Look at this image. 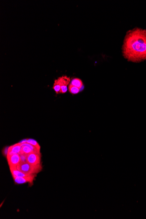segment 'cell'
I'll return each mask as SVG.
<instances>
[{
    "label": "cell",
    "instance_id": "obj_9",
    "mask_svg": "<svg viewBox=\"0 0 146 219\" xmlns=\"http://www.w3.org/2000/svg\"><path fill=\"white\" fill-rule=\"evenodd\" d=\"M35 152L30 147L27 145H22L21 147L20 154L27 155L30 153Z\"/></svg>",
    "mask_w": 146,
    "mask_h": 219
},
{
    "label": "cell",
    "instance_id": "obj_5",
    "mask_svg": "<svg viewBox=\"0 0 146 219\" xmlns=\"http://www.w3.org/2000/svg\"><path fill=\"white\" fill-rule=\"evenodd\" d=\"M36 176V175H32L27 176L12 177L16 184H22L26 183H33Z\"/></svg>",
    "mask_w": 146,
    "mask_h": 219
},
{
    "label": "cell",
    "instance_id": "obj_1",
    "mask_svg": "<svg viewBox=\"0 0 146 219\" xmlns=\"http://www.w3.org/2000/svg\"><path fill=\"white\" fill-rule=\"evenodd\" d=\"M122 53L129 61L138 63L146 60V30L135 28L127 31Z\"/></svg>",
    "mask_w": 146,
    "mask_h": 219
},
{
    "label": "cell",
    "instance_id": "obj_14",
    "mask_svg": "<svg viewBox=\"0 0 146 219\" xmlns=\"http://www.w3.org/2000/svg\"><path fill=\"white\" fill-rule=\"evenodd\" d=\"M21 158V162H27L26 155L20 154Z\"/></svg>",
    "mask_w": 146,
    "mask_h": 219
},
{
    "label": "cell",
    "instance_id": "obj_4",
    "mask_svg": "<svg viewBox=\"0 0 146 219\" xmlns=\"http://www.w3.org/2000/svg\"><path fill=\"white\" fill-rule=\"evenodd\" d=\"M6 158L9 168H16L21 163V158L20 154L7 155Z\"/></svg>",
    "mask_w": 146,
    "mask_h": 219
},
{
    "label": "cell",
    "instance_id": "obj_8",
    "mask_svg": "<svg viewBox=\"0 0 146 219\" xmlns=\"http://www.w3.org/2000/svg\"><path fill=\"white\" fill-rule=\"evenodd\" d=\"M9 168L12 176L24 177L30 176V175H27V174L21 172L18 170L16 168Z\"/></svg>",
    "mask_w": 146,
    "mask_h": 219
},
{
    "label": "cell",
    "instance_id": "obj_13",
    "mask_svg": "<svg viewBox=\"0 0 146 219\" xmlns=\"http://www.w3.org/2000/svg\"><path fill=\"white\" fill-rule=\"evenodd\" d=\"M26 143H28L29 144L33 145L36 147L39 150H40V146L39 143L36 140H34V139H26Z\"/></svg>",
    "mask_w": 146,
    "mask_h": 219
},
{
    "label": "cell",
    "instance_id": "obj_10",
    "mask_svg": "<svg viewBox=\"0 0 146 219\" xmlns=\"http://www.w3.org/2000/svg\"><path fill=\"white\" fill-rule=\"evenodd\" d=\"M71 84L73 85L78 87L79 89H81L82 87L83 86L82 82L81 79L79 78H75L73 79L71 82Z\"/></svg>",
    "mask_w": 146,
    "mask_h": 219
},
{
    "label": "cell",
    "instance_id": "obj_3",
    "mask_svg": "<svg viewBox=\"0 0 146 219\" xmlns=\"http://www.w3.org/2000/svg\"><path fill=\"white\" fill-rule=\"evenodd\" d=\"M26 159L28 163L33 166L40 165L41 164V154L33 152L26 155Z\"/></svg>",
    "mask_w": 146,
    "mask_h": 219
},
{
    "label": "cell",
    "instance_id": "obj_6",
    "mask_svg": "<svg viewBox=\"0 0 146 219\" xmlns=\"http://www.w3.org/2000/svg\"><path fill=\"white\" fill-rule=\"evenodd\" d=\"M58 79L60 81L61 85V90L59 93H65L67 91V85L70 83L71 79L70 77H68L66 76H63L61 77H59Z\"/></svg>",
    "mask_w": 146,
    "mask_h": 219
},
{
    "label": "cell",
    "instance_id": "obj_7",
    "mask_svg": "<svg viewBox=\"0 0 146 219\" xmlns=\"http://www.w3.org/2000/svg\"><path fill=\"white\" fill-rule=\"evenodd\" d=\"M21 147H22V146L20 143L10 146L8 148L7 155H14V154H20V155Z\"/></svg>",
    "mask_w": 146,
    "mask_h": 219
},
{
    "label": "cell",
    "instance_id": "obj_2",
    "mask_svg": "<svg viewBox=\"0 0 146 219\" xmlns=\"http://www.w3.org/2000/svg\"><path fill=\"white\" fill-rule=\"evenodd\" d=\"M17 169L27 175H36L42 170L41 164L33 166L28 162H21L17 167Z\"/></svg>",
    "mask_w": 146,
    "mask_h": 219
},
{
    "label": "cell",
    "instance_id": "obj_11",
    "mask_svg": "<svg viewBox=\"0 0 146 219\" xmlns=\"http://www.w3.org/2000/svg\"><path fill=\"white\" fill-rule=\"evenodd\" d=\"M68 90L72 94H76L80 92V89L78 87L73 85L72 84H70L68 87Z\"/></svg>",
    "mask_w": 146,
    "mask_h": 219
},
{
    "label": "cell",
    "instance_id": "obj_12",
    "mask_svg": "<svg viewBox=\"0 0 146 219\" xmlns=\"http://www.w3.org/2000/svg\"><path fill=\"white\" fill-rule=\"evenodd\" d=\"M53 89L56 92V93H59V92L61 90V85H60V81L58 78L54 81L53 86Z\"/></svg>",
    "mask_w": 146,
    "mask_h": 219
}]
</instances>
